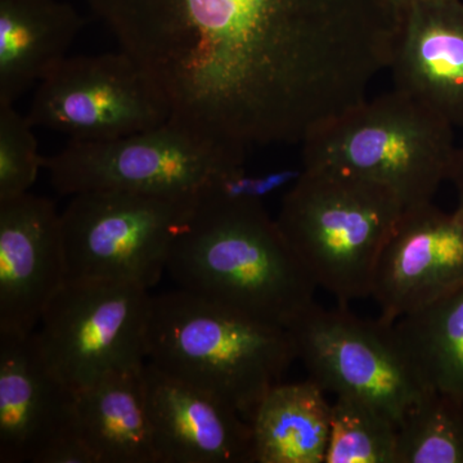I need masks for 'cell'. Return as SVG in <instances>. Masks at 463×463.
Listing matches in <instances>:
<instances>
[{
    "mask_svg": "<svg viewBox=\"0 0 463 463\" xmlns=\"http://www.w3.org/2000/svg\"><path fill=\"white\" fill-rule=\"evenodd\" d=\"M404 206L380 183L330 167H304L276 222L317 288L340 306L370 298L374 270Z\"/></svg>",
    "mask_w": 463,
    "mask_h": 463,
    "instance_id": "277c9868",
    "label": "cell"
},
{
    "mask_svg": "<svg viewBox=\"0 0 463 463\" xmlns=\"http://www.w3.org/2000/svg\"><path fill=\"white\" fill-rule=\"evenodd\" d=\"M331 404L312 379L274 385L250 420L254 463H325Z\"/></svg>",
    "mask_w": 463,
    "mask_h": 463,
    "instance_id": "ac0fdd59",
    "label": "cell"
},
{
    "mask_svg": "<svg viewBox=\"0 0 463 463\" xmlns=\"http://www.w3.org/2000/svg\"><path fill=\"white\" fill-rule=\"evenodd\" d=\"M71 141H109L166 123L163 93L129 54L67 57L45 76L26 115Z\"/></svg>",
    "mask_w": 463,
    "mask_h": 463,
    "instance_id": "30bf717a",
    "label": "cell"
},
{
    "mask_svg": "<svg viewBox=\"0 0 463 463\" xmlns=\"http://www.w3.org/2000/svg\"><path fill=\"white\" fill-rule=\"evenodd\" d=\"M81 27L65 0H0V105H14L63 62Z\"/></svg>",
    "mask_w": 463,
    "mask_h": 463,
    "instance_id": "2e32d148",
    "label": "cell"
},
{
    "mask_svg": "<svg viewBox=\"0 0 463 463\" xmlns=\"http://www.w3.org/2000/svg\"><path fill=\"white\" fill-rule=\"evenodd\" d=\"M166 273L178 288L286 330L318 288L265 205L209 194H197Z\"/></svg>",
    "mask_w": 463,
    "mask_h": 463,
    "instance_id": "7a4b0ae2",
    "label": "cell"
},
{
    "mask_svg": "<svg viewBox=\"0 0 463 463\" xmlns=\"http://www.w3.org/2000/svg\"><path fill=\"white\" fill-rule=\"evenodd\" d=\"M301 173L303 166L264 173H249L245 165L232 167L219 174L200 194L231 203L265 205L274 194H285L298 181Z\"/></svg>",
    "mask_w": 463,
    "mask_h": 463,
    "instance_id": "603a6c76",
    "label": "cell"
},
{
    "mask_svg": "<svg viewBox=\"0 0 463 463\" xmlns=\"http://www.w3.org/2000/svg\"><path fill=\"white\" fill-rule=\"evenodd\" d=\"M297 359L286 328L182 288L152 295L147 362L227 402L246 421Z\"/></svg>",
    "mask_w": 463,
    "mask_h": 463,
    "instance_id": "3957f363",
    "label": "cell"
},
{
    "mask_svg": "<svg viewBox=\"0 0 463 463\" xmlns=\"http://www.w3.org/2000/svg\"><path fill=\"white\" fill-rule=\"evenodd\" d=\"M143 379L157 463H254L251 425L236 408L149 362Z\"/></svg>",
    "mask_w": 463,
    "mask_h": 463,
    "instance_id": "5bb4252c",
    "label": "cell"
},
{
    "mask_svg": "<svg viewBox=\"0 0 463 463\" xmlns=\"http://www.w3.org/2000/svg\"><path fill=\"white\" fill-rule=\"evenodd\" d=\"M398 425L379 408L350 397L331 404L325 463H395Z\"/></svg>",
    "mask_w": 463,
    "mask_h": 463,
    "instance_id": "44dd1931",
    "label": "cell"
},
{
    "mask_svg": "<svg viewBox=\"0 0 463 463\" xmlns=\"http://www.w3.org/2000/svg\"><path fill=\"white\" fill-rule=\"evenodd\" d=\"M463 285V209L434 203L405 209L381 252L371 298L394 325Z\"/></svg>",
    "mask_w": 463,
    "mask_h": 463,
    "instance_id": "8fae6325",
    "label": "cell"
},
{
    "mask_svg": "<svg viewBox=\"0 0 463 463\" xmlns=\"http://www.w3.org/2000/svg\"><path fill=\"white\" fill-rule=\"evenodd\" d=\"M246 151L178 121L109 141H70L44 157L54 190L66 196L115 190L194 199L219 174L245 165Z\"/></svg>",
    "mask_w": 463,
    "mask_h": 463,
    "instance_id": "8992f818",
    "label": "cell"
},
{
    "mask_svg": "<svg viewBox=\"0 0 463 463\" xmlns=\"http://www.w3.org/2000/svg\"><path fill=\"white\" fill-rule=\"evenodd\" d=\"M143 368L75 390V429L99 463H157Z\"/></svg>",
    "mask_w": 463,
    "mask_h": 463,
    "instance_id": "e0dca14e",
    "label": "cell"
},
{
    "mask_svg": "<svg viewBox=\"0 0 463 463\" xmlns=\"http://www.w3.org/2000/svg\"><path fill=\"white\" fill-rule=\"evenodd\" d=\"M385 2L388 3L389 7L394 11V14H397L398 18L399 12H401L402 9L408 7V5H412V3L437 2V0H385Z\"/></svg>",
    "mask_w": 463,
    "mask_h": 463,
    "instance_id": "484cf974",
    "label": "cell"
},
{
    "mask_svg": "<svg viewBox=\"0 0 463 463\" xmlns=\"http://www.w3.org/2000/svg\"><path fill=\"white\" fill-rule=\"evenodd\" d=\"M194 199L102 190L75 194L62 216L67 281L100 279L151 289Z\"/></svg>",
    "mask_w": 463,
    "mask_h": 463,
    "instance_id": "52a82bcc",
    "label": "cell"
},
{
    "mask_svg": "<svg viewBox=\"0 0 463 463\" xmlns=\"http://www.w3.org/2000/svg\"><path fill=\"white\" fill-rule=\"evenodd\" d=\"M395 463H463V399L429 389L398 426Z\"/></svg>",
    "mask_w": 463,
    "mask_h": 463,
    "instance_id": "ffe728a7",
    "label": "cell"
},
{
    "mask_svg": "<svg viewBox=\"0 0 463 463\" xmlns=\"http://www.w3.org/2000/svg\"><path fill=\"white\" fill-rule=\"evenodd\" d=\"M449 181H452L455 184L457 196H458V207L463 209V146L462 147H457L455 163H453Z\"/></svg>",
    "mask_w": 463,
    "mask_h": 463,
    "instance_id": "d4e9b609",
    "label": "cell"
},
{
    "mask_svg": "<svg viewBox=\"0 0 463 463\" xmlns=\"http://www.w3.org/2000/svg\"><path fill=\"white\" fill-rule=\"evenodd\" d=\"M389 70L395 90L463 128V0L402 9Z\"/></svg>",
    "mask_w": 463,
    "mask_h": 463,
    "instance_id": "9a60e30c",
    "label": "cell"
},
{
    "mask_svg": "<svg viewBox=\"0 0 463 463\" xmlns=\"http://www.w3.org/2000/svg\"><path fill=\"white\" fill-rule=\"evenodd\" d=\"M453 125L392 88L367 99L301 143V166L330 167L380 183L404 209L432 203L449 181Z\"/></svg>",
    "mask_w": 463,
    "mask_h": 463,
    "instance_id": "5b68a950",
    "label": "cell"
},
{
    "mask_svg": "<svg viewBox=\"0 0 463 463\" xmlns=\"http://www.w3.org/2000/svg\"><path fill=\"white\" fill-rule=\"evenodd\" d=\"M172 120L248 151L303 143L389 69L385 0H90Z\"/></svg>",
    "mask_w": 463,
    "mask_h": 463,
    "instance_id": "6da1fadb",
    "label": "cell"
},
{
    "mask_svg": "<svg viewBox=\"0 0 463 463\" xmlns=\"http://www.w3.org/2000/svg\"><path fill=\"white\" fill-rule=\"evenodd\" d=\"M36 463H99L90 446L78 434L70 432L57 439L39 457Z\"/></svg>",
    "mask_w": 463,
    "mask_h": 463,
    "instance_id": "cb8c5ba5",
    "label": "cell"
},
{
    "mask_svg": "<svg viewBox=\"0 0 463 463\" xmlns=\"http://www.w3.org/2000/svg\"><path fill=\"white\" fill-rule=\"evenodd\" d=\"M394 328L423 385L463 399V285Z\"/></svg>",
    "mask_w": 463,
    "mask_h": 463,
    "instance_id": "d6986e66",
    "label": "cell"
},
{
    "mask_svg": "<svg viewBox=\"0 0 463 463\" xmlns=\"http://www.w3.org/2000/svg\"><path fill=\"white\" fill-rule=\"evenodd\" d=\"M151 298L132 283L67 281L36 328L52 368L78 390L116 371L143 367Z\"/></svg>",
    "mask_w": 463,
    "mask_h": 463,
    "instance_id": "9c48e42d",
    "label": "cell"
},
{
    "mask_svg": "<svg viewBox=\"0 0 463 463\" xmlns=\"http://www.w3.org/2000/svg\"><path fill=\"white\" fill-rule=\"evenodd\" d=\"M309 379L336 397L361 399L397 425L428 392L417 376L394 325L364 319L337 306L313 303L288 328Z\"/></svg>",
    "mask_w": 463,
    "mask_h": 463,
    "instance_id": "ba28073f",
    "label": "cell"
},
{
    "mask_svg": "<svg viewBox=\"0 0 463 463\" xmlns=\"http://www.w3.org/2000/svg\"><path fill=\"white\" fill-rule=\"evenodd\" d=\"M75 429V390L43 352L36 331H0V463H36Z\"/></svg>",
    "mask_w": 463,
    "mask_h": 463,
    "instance_id": "4fadbf2b",
    "label": "cell"
},
{
    "mask_svg": "<svg viewBox=\"0 0 463 463\" xmlns=\"http://www.w3.org/2000/svg\"><path fill=\"white\" fill-rule=\"evenodd\" d=\"M67 282L62 216L47 197L0 201V331H36Z\"/></svg>",
    "mask_w": 463,
    "mask_h": 463,
    "instance_id": "7c38bea8",
    "label": "cell"
},
{
    "mask_svg": "<svg viewBox=\"0 0 463 463\" xmlns=\"http://www.w3.org/2000/svg\"><path fill=\"white\" fill-rule=\"evenodd\" d=\"M42 169L33 125L14 105H0V201L29 194Z\"/></svg>",
    "mask_w": 463,
    "mask_h": 463,
    "instance_id": "7402d4cb",
    "label": "cell"
}]
</instances>
